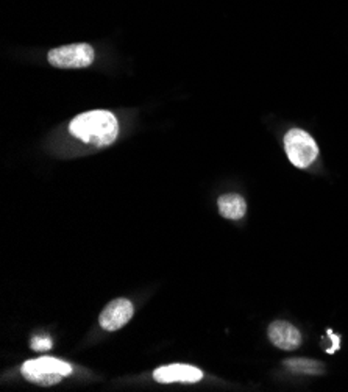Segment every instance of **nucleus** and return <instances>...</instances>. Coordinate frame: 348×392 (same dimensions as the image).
Returning <instances> with one entry per match:
<instances>
[{"instance_id": "nucleus-1", "label": "nucleus", "mask_w": 348, "mask_h": 392, "mask_svg": "<svg viewBox=\"0 0 348 392\" xmlns=\"http://www.w3.org/2000/svg\"><path fill=\"white\" fill-rule=\"evenodd\" d=\"M70 133L86 144L106 147L116 141L119 124L115 114L103 110L78 114L69 125Z\"/></svg>"}, {"instance_id": "nucleus-2", "label": "nucleus", "mask_w": 348, "mask_h": 392, "mask_svg": "<svg viewBox=\"0 0 348 392\" xmlns=\"http://www.w3.org/2000/svg\"><path fill=\"white\" fill-rule=\"evenodd\" d=\"M22 375L28 381L51 386L60 383L65 377L72 374V367L66 361L52 358V356H41L37 360H28L22 365Z\"/></svg>"}, {"instance_id": "nucleus-3", "label": "nucleus", "mask_w": 348, "mask_h": 392, "mask_svg": "<svg viewBox=\"0 0 348 392\" xmlns=\"http://www.w3.org/2000/svg\"><path fill=\"white\" fill-rule=\"evenodd\" d=\"M284 148L288 158L298 169H307L316 161L318 147L314 138L300 128H292L284 137Z\"/></svg>"}, {"instance_id": "nucleus-4", "label": "nucleus", "mask_w": 348, "mask_h": 392, "mask_svg": "<svg viewBox=\"0 0 348 392\" xmlns=\"http://www.w3.org/2000/svg\"><path fill=\"white\" fill-rule=\"evenodd\" d=\"M96 60V52L86 42L69 44L52 49L47 55V61L53 68L60 69H82L89 68Z\"/></svg>"}, {"instance_id": "nucleus-5", "label": "nucleus", "mask_w": 348, "mask_h": 392, "mask_svg": "<svg viewBox=\"0 0 348 392\" xmlns=\"http://www.w3.org/2000/svg\"><path fill=\"white\" fill-rule=\"evenodd\" d=\"M134 315L133 303L127 298H116L105 306V310L101 312L98 322L106 331H116L129 322Z\"/></svg>"}, {"instance_id": "nucleus-6", "label": "nucleus", "mask_w": 348, "mask_h": 392, "mask_svg": "<svg viewBox=\"0 0 348 392\" xmlns=\"http://www.w3.org/2000/svg\"><path fill=\"white\" fill-rule=\"evenodd\" d=\"M153 379L158 383H197L203 379V374L194 366L170 365L156 369Z\"/></svg>"}, {"instance_id": "nucleus-7", "label": "nucleus", "mask_w": 348, "mask_h": 392, "mask_svg": "<svg viewBox=\"0 0 348 392\" xmlns=\"http://www.w3.org/2000/svg\"><path fill=\"white\" fill-rule=\"evenodd\" d=\"M269 339L281 350H295L302 344V334L297 327L284 322V320H275L271 324V327H269Z\"/></svg>"}, {"instance_id": "nucleus-8", "label": "nucleus", "mask_w": 348, "mask_h": 392, "mask_svg": "<svg viewBox=\"0 0 348 392\" xmlns=\"http://www.w3.org/2000/svg\"><path fill=\"white\" fill-rule=\"evenodd\" d=\"M217 205L220 215L231 220L243 219L247 211L245 198L239 194H225L219 197Z\"/></svg>"}, {"instance_id": "nucleus-9", "label": "nucleus", "mask_w": 348, "mask_h": 392, "mask_svg": "<svg viewBox=\"0 0 348 392\" xmlns=\"http://www.w3.org/2000/svg\"><path fill=\"white\" fill-rule=\"evenodd\" d=\"M288 369L294 370V372L300 374H308V375H318L323 372V365L316 360H308V358H290L283 362Z\"/></svg>"}, {"instance_id": "nucleus-10", "label": "nucleus", "mask_w": 348, "mask_h": 392, "mask_svg": "<svg viewBox=\"0 0 348 392\" xmlns=\"http://www.w3.org/2000/svg\"><path fill=\"white\" fill-rule=\"evenodd\" d=\"M51 347H52V341L49 338H33L32 341V348H34V350L38 352L49 350Z\"/></svg>"}]
</instances>
